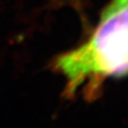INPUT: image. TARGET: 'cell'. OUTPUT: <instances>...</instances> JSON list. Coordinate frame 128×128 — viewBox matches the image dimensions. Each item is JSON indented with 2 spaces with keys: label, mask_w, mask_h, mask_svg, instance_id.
Here are the masks:
<instances>
[{
  "label": "cell",
  "mask_w": 128,
  "mask_h": 128,
  "mask_svg": "<svg viewBox=\"0 0 128 128\" xmlns=\"http://www.w3.org/2000/svg\"><path fill=\"white\" fill-rule=\"evenodd\" d=\"M126 6H128V0H110L109 4L102 9L101 14H100V18L106 17V16L110 15V14L117 11L118 9L124 8Z\"/></svg>",
  "instance_id": "obj_2"
},
{
  "label": "cell",
  "mask_w": 128,
  "mask_h": 128,
  "mask_svg": "<svg viewBox=\"0 0 128 128\" xmlns=\"http://www.w3.org/2000/svg\"><path fill=\"white\" fill-rule=\"evenodd\" d=\"M51 68L64 78L68 99L80 92L97 97L107 79L128 75V6L100 18L88 40L55 56Z\"/></svg>",
  "instance_id": "obj_1"
}]
</instances>
